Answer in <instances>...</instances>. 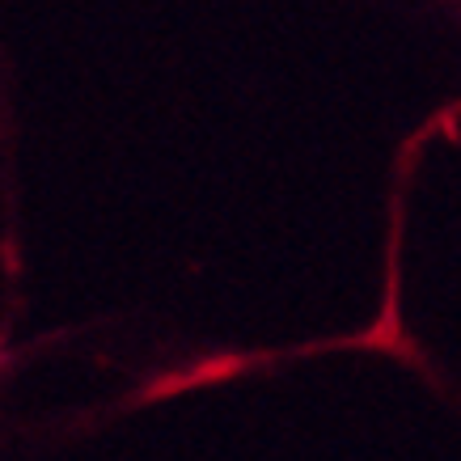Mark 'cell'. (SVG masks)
<instances>
[{
	"instance_id": "1",
	"label": "cell",
	"mask_w": 461,
	"mask_h": 461,
	"mask_svg": "<svg viewBox=\"0 0 461 461\" xmlns=\"http://www.w3.org/2000/svg\"><path fill=\"white\" fill-rule=\"evenodd\" d=\"M457 111H461V106H457Z\"/></svg>"
}]
</instances>
